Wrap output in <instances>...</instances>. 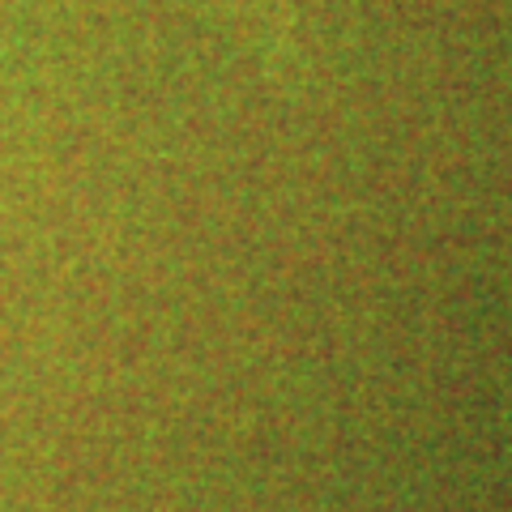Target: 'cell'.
<instances>
[{"mask_svg": "<svg viewBox=\"0 0 512 512\" xmlns=\"http://www.w3.org/2000/svg\"><path fill=\"white\" fill-rule=\"evenodd\" d=\"M256 35L274 69H299V43H303V18L299 0H248Z\"/></svg>", "mask_w": 512, "mask_h": 512, "instance_id": "6da1fadb", "label": "cell"}]
</instances>
